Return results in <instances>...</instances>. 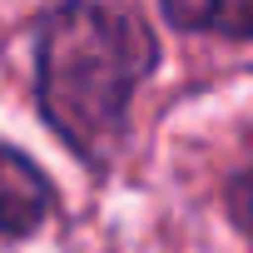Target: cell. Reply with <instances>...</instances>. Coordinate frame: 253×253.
Segmentation results:
<instances>
[{"label":"cell","mask_w":253,"mask_h":253,"mask_svg":"<svg viewBox=\"0 0 253 253\" xmlns=\"http://www.w3.org/2000/svg\"><path fill=\"white\" fill-rule=\"evenodd\" d=\"M154 65V35L109 5L70 0L40 25V104L55 134L104 164L124 134L129 99Z\"/></svg>","instance_id":"obj_1"},{"label":"cell","mask_w":253,"mask_h":253,"mask_svg":"<svg viewBox=\"0 0 253 253\" xmlns=\"http://www.w3.org/2000/svg\"><path fill=\"white\" fill-rule=\"evenodd\" d=\"M50 184L45 174L20 154L0 144V233H35L50 213Z\"/></svg>","instance_id":"obj_2"},{"label":"cell","mask_w":253,"mask_h":253,"mask_svg":"<svg viewBox=\"0 0 253 253\" xmlns=\"http://www.w3.org/2000/svg\"><path fill=\"white\" fill-rule=\"evenodd\" d=\"M164 15L179 30H218L228 40H243L253 25V0H164Z\"/></svg>","instance_id":"obj_3"}]
</instances>
